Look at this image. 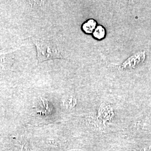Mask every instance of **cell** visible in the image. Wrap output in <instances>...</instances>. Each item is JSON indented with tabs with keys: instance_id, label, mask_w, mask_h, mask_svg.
Segmentation results:
<instances>
[{
	"instance_id": "1",
	"label": "cell",
	"mask_w": 151,
	"mask_h": 151,
	"mask_svg": "<svg viewBox=\"0 0 151 151\" xmlns=\"http://www.w3.org/2000/svg\"><path fill=\"white\" fill-rule=\"evenodd\" d=\"M33 43L35 44L37 48V58L39 62L64 58L55 44L40 40H34Z\"/></svg>"
},
{
	"instance_id": "2",
	"label": "cell",
	"mask_w": 151,
	"mask_h": 151,
	"mask_svg": "<svg viewBox=\"0 0 151 151\" xmlns=\"http://www.w3.org/2000/svg\"><path fill=\"white\" fill-rule=\"evenodd\" d=\"M96 26V22L93 19L88 20L82 25V29L87 34H91L93 32Z\"/></svg>"
},
{
	"instance_id": "3",
	"label": "cell",
	"mask_w": 151,
	"mask_h": 151,
	"mask_svg": "<svg viewBox=\"0 0 151 151\" xmlns=\"http://www.w3.org/2000/svg\"><path fill=\"white\" fill-rule=\"evenodd\" d=\"M106 35V31L105 28L99 25L95 29L94 32H93V35L95 38L97 39H102L105 37Z\"/></svg>"
}]
</instances>
